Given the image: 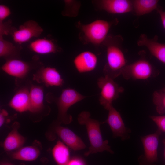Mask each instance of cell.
Returning a JSON list of instances; mask_svg holds the SVG:
<instances>
[{
    "mask_svg": "<svg viewBox=\"0 0 165 165\" xmlns=\"http://www.w3.org/2000/svg\"><path fill=\"white\" fill-rule=\"evenodd\" d=\"M16 29L12 26L11 21L0 23V35L11 34Z\"/></svg>",
    "mask_w": 165,
    "mask_h": 165,
    "instance_id": "25",
    "label": "cell"
},
{
    "mask_svg": "<svg viewBox=\"0 0 165 165\" xmlns=\"http://www.w3.org/2000/svg\"><path fill=\"white\" fill-rule=\"evenodd\" d=\"M20 46H16L0 35V56L6 60L17 59L20 55Z\"/></svg>",
    "mask_w": 165,
    "mask_h": 165,
    "instance_id": "22",
    "label": "cell"
},
{
    "mask_svg": "<svg viewBox=\"0 0 165 165\" xmlns=\"http://www.w3.org/2000/svg\"><path fill=\"white\" fill-rule=\"evenodd\" d=\"M86 97L75 89L68 88L63 89L58 98H54L58 109V122L60 124H69L72 121V116L68 113L69 108Z\"/></svg>",
    "mask_w": 165,
    "mask_h": 165,
    "instance_id": "2",
    "label": "cell"
},
{
    "mask_svg": "<svg viewBox=\"0 0 165 165\" xmlns=\"http://www.w3.org/2000/svg\"><path fill=\"white\" fill-rule=\"evenodd\" d=\"M0 165H14L13 164L7 162L2 163Z\"/></svg>",
    "mask_w": 165,
    "mask_h": 165,
    "instance_id": "31",
    "label": "cell"
},
{
    "mask_svg": "<svg viewBox=\"0 0 165 165\" xmlns=\"http://www.w3.org/2000/svg\"><path fill=\"white\" fill-rule=\"evenodd\" d=\"M97 84L101 90L99 101L104 108L108 110L112 105L113 101L117 99L124 88L115 82L113 79L108 76L100 77Z\"/></svg>",
    "mask_w": 165,
    "mask_h": 165,
    "instance_id": "4",
    "label": "cell"
},
{
    "mask_svg": "<svg viewBox=\"0 0 165 165\" xmlns=\"http://www.w3.org/2000/svg\"><path fill=\"white\" fill-rule=\"evenodd\" d=\"M11 13L10 8L3 4L0 5V23L3 22Z\"/></svg>",
    "mask_w": 165,
    "mask_h": 165,
    "instance_id": "27",
    "label": "cell"
},
{
    "mask_svg": "<svg viewBox=\"0 0 165 165\" xmlns=\"http://www.w3.org/2000/svg\"><path fill=\"white\" fill-rule=\"evenodd\" d=\"M29 48L31 51L41 54L55 53L59 50L53 40L46 38H38L32 42Z\"/></svg>",
    "mask_w": 165,
    "mask_h": 165,
    "instance_id": "18",
    "label": "cell"
},
{
    "mask_svg": "<svg viewBox=\"0 0 165 165\" xmlns=\"http://www.w3.org/2000/svg\"><path fill=\"white\" fill-rule=\"evenodd\" d=\"M153 101L157 112L162 115L165 114V92L160 90L154 91L153 94Z\"/></svg>",
    "mask_w": 165,
    "mask_h": 165,
    "instance_id": "24",
    "label": "cell"
},
{
    "mask_svg": "<svg viewBox=\"0 0 165 165\" xmlns=\"http://www.w3.org/2000/svg\"><path fill=\"white\" fill-rule=\"evenodd\" d=\"M58 123L54 127V131L68 148L75 151L86 148L85 144L80 137L70 129L62 126Z\"/></svg>",
    "mask_w": 165,
    "mask_h": 165,
    "instance_id": "10",
    "label": "cell"
},
{
    "mask_svg": "<svg viewBox=\"0 0 165 165\" xmlns=\"http://www.w3.org/2000/svg\"><path fill=\"white\" fill-rule=\"evenodd\" d=\"M97 62L96 55L88 51L81 53L75 57L73 60L76 69L81 73L93 71L96 68Z\"/></svg>",
    "mask_w": 165,
    "mask_h": 165,
    "instance_id": "12",
    "label": "cell"
},
{
    "mask_svg": "<svg viewBox=\"0 0 165 165\" xmlns=\"http://www.w3.org/2000/svg\"><path fill=\"white\" fill-rule=\"evenodd\" d=\"M161 133L158 129L154 133L141 138L144 153L140 156L139 159L142 160L145 165H154V164L158 161V148Z\"/></svg>",
    "mask_w": 165,
    "mask_h": 165,
    "instance_id": "7",
    "label": "cell"
},
{
    "mask_svg": "<svg viewBox=\"0 0 165 165\" xmlns=\"http://www.w3.org/2000/svg\"><path fill=\"white\" fill-rule=\"evenodd\" d=\"M101 8L112 14H123L133 10L132 1L128 0H103L100 2Z\"/></svg>",
    "mask_w": 165,
    "mask_h": 165,
    "instance_id": "15",
    "label": "cell"
},
{
    "mask_svg": "<svg viewBox=\"0 0 165 165\" xmlns=\"http://www.w3.org/2000/svg\"><path fill=\"white\" fill-rule=\"evenodd\" d=\"M150 119L156 124L158 129L165 133V115L159 116H151Z\"/></svg>",
    "mask_w": 165,
    "mask_h": 165,
    "instance_id": "26",
    "label": "cell"
},
{
    "mask_svg": "<svg viewBox=\"0 0 165 165\" xmlns=\"http://www.w3.org/2000/svg\"><path fill=\"white\" fill-rule=\"evenodd\" d=\"M111 24L106 20H98L86 24H82L81 29L85 38L95 45L101 43L106 38Z\"/></svg>",
    "mask_w": 165,
    "mask_h": 165,
    "instance_id": "5",
    "label": "cell"
},
{
    "mask_svg": "<svg viewBox=\"0 0 165 165\" xmlns=\"http://www.w3.org/2000/svg\"><path fill=\"white\" fill-rule=\"evenodd\" d=\"M33 79L47 86H61L64 83L59 72L55 68L51 67L41 68L33 75Z\"/></svg>",
    "mask_w": 165,
    "mask_h": 165,
    "instance_id": "11",
    "label": "cell"
},
{
    "mask_svg": "<svg viewBox=\"0 0 165 165\" xmlns=\"http://www.w3.org/2000/svg\"><path fill=\"white\" fill-rule=\"evenodd\" d=\"M18 124H14L12 130L5 139L3 146L6 151H16L22 147L24 145L25 138L18 131Z\"/></svg>",
    "mask_w": 165,
    "mask_h": 165,
    "instance_id": "16",
    "label": "cell"
},
{
    "mask_svg": "<svg viewBox=\"0 0 165 165\" xmlns=\"http://www.w3.org/2000/svg\"><path fill=\"white\" fill-rule=\"evenodd\" d=\"M159 2L157 0H135L132 1L133 9L136 15H142L157 9Z\"/></svg>",
    "mask_w": 165,
    "mask_h": 165,
    "instance_id": "23",
    "label": "cell"
},
{
    "mask_svg": "<svg viewBox=\"0 0 165 165\" xmlns=\"http://www.w3.org/2000/svg\"><path fill=\"white\" fill-rule=\"evenodd\" d=\"M40 154V151L34 146L22 147L13 152L11 158L14 160L27 161H33L36 160Z\"/></svg>",
    "mask_w": 165,
    "mask_h": 165,
    "instance_id": "20",
    "label": "cell"
},
{
    "mask_svg": "<svg viewBox=\"0 0 165 165\" xmlns=\"http://www.w3.org/2000/svg\"><path fill=\"white\" fill-rule=\"evenodd\" d=\"M8 113L5 109H2L0 113V127H1L4 124L6 117L8 116Z\"/></svg>",
    "mask_w": 165,
    "mask_h": 165,
    "instance_id": "29",
    "label": "cell"
},
{
    "mask_svg": "<svg viewBox=\"0 0 165 165\" xmlns=\"http://www.w3.org/2000/svg\"><path fill=\"white\" fill-rule=\"evenodd\" d=\"M43 31V28L37 22L31 20L20 25L18 29L15 30L11 35L14 41L21 45L33 37H39Z\"/></svg>",
    "mask_w": 165,
    "mask_h": 165,
    "instance_id": "9",
    "label": "cell"
},
{
    "mask_svg": "<svg viewBox=\"0 0 165 165\" xmlns=\"http://www.w3.org/2000/svg\"><path fill=\"white\" fill-rule=\"evenodd\" d=\"M156 71L148 61L141 59L129 65L122 70L121 75L127 80H145L155 75Z\"/></svg>",
    "mask_w": 165,
    "mask_h": 165,
    "instance_id": "6",
    "label": "cell"
},
{
    "mask_svg": "<svg viewBox=\"0 0 165 165\" xmlns=\"http://www.w3.org/2000/svg\"><path fill=\"white\" fill-rule=\"evenodd\" d=\"M88 111H83L78 116L77 120L80 125L85 126L90 143L88 151L84 153L87 156L91 154L105 151L113 154L114 152L108 145L107 140H104L100 129L101 122L91 118Z\"/></svg>",
    "mask_w": 165,
    "mask_h": 165,
    "instance_id": "1",
    "label": "cell"
},
{
    "mask_svg": "<svg viewBox=\"0 0 165 165\" xmlns=\"http://www.w3.org/2000/svg\"><path fill=\"white\" fill-rule=\"evenodd\" d=\"M9 105L13 109L20 112L29 111V91L25 88L20 90L12 98Z\"/></svg>",
    "mask_w": 165,
    "mask_h": 165,
    "instance_id": "17",
    "label": "cell"
},
{
    "mask_svg": "<svg viewBox=\"0 0 165 165\" xmlns=\"http://www.w3.org/2000/svg\"><path fill=\"white\" fill-rule=\"evenodd\" d=\"M127 61L121 50L116 45H108L107 50V63L103 71L105 75L114 79L121 75Z\"/></svg>",
    "mask_w": 165,
    "mask_h": 165,
    "instance_id": "3",
    "label": "cell"
},
{
    "mask_svg": "<svg viewBox=\"0 0 165 165\" xmlns=\"http://www.w3.org/2000/svg\"><path fill=\"white\" fill-rule=\"evenodd\" d=\"M52 154L58 165H67L70 160L68 147L59 140L53 148Z\"/></svg>",
    "mask_w": 165,
    "mask_h": 165,
    "instance_id": "21",
    "label": "cell"
},
{
    "mask_svg": "<svg viewBox=\"0 0 165 165\" xmlns=\"http://www.w3.org/2000/svg\"><path fill=\"white\" fill-rule=\"evenodd\" d=\"M30 108L29 111L37 113L41 111L43 105V89L40 86L33 85L29 91Z\"/></svg>",
    "mask_w": 165,
    "mask_h": 165,
    "instance_id": "19",
    "label": "cell"
},
{
    "mask_svg": "<svg viewBox=\"0 0 165 165\" xmlns=\"http://www.w3.org/2000/svg\"><path fill=\"white\" fill-rule=\"evenodd\" d=\"M137 43L140 46H146L152 55L165 64V44L158 42L157 36L150 39L145 34H142Z\"/></svg>",
    "mask_w": 165,
    "mask_h": 165,
    "instance_id": "13",
    "label": "cell"
},
{
    "mask_svg": "<svg viewBox=\"0 0 165 165\" xmlns=\"http://www.w3.org/2000/svg\"><path fill=\"white\" fill-rule=\"evenodd\" d=\"M30 68L29 63L18 59L7 60L1 67L2 69L6 73L18 78L25 77Z\"/></svg>",
    "mask_w": 165,
    "mask_h": 165,
    "instance_id": "14",
    "label": "cell"
},
{
    "mask_svg": "<svg viewBox=\"0 0 165 165\" xmlns=\"http://www.w3.org/2000/svg\"><path fill=\"white\" fill-rule=\"evenodd\" d=\"M106 120L101 124L107 123L109 125L114 138L120 137L122 141L129 138L131 132L130 129L126 127L119 113L112 105L108 110Z\"/></svg>",
    "mask_w": 165,
    "mask_h": 165,
    "instance_id": "8",
    "label": "cell"
},
{
    "mask_svg": "<svg viewBox=\"0 0 165 165\" xmlns=\"http://www.w3.org/2000/svg\"><path fill=\"white\" fill-rule=\"evenodd\" d=\"M67 165H85V164L82 160L75 158L70 160Z\"/></svg>",
    "mask_w": 165,
    "mask_h": 165,
    "instance_id": "28",
    "label": "cell"
},
{
    "mask_svg": "<svg viewBox=\"0 0 165 165\" xmlns=\"http://www.w3.org/2000/svg\"><path fill=\"white\" fill-rule=\"evenodd\" d=\"M160 90L161 92H165V87Z\"/></svg>",
    "mask_w": 165,
    "mask_h": 165,
    "instance_id": "33",
    "label": "cell"
},
{
    "mask_svg": "<svg viewBox=\"0 0 165 165\" xmlns=\"http://www.w3.org/2000/svg\"><path fill=\"white\" fill-rule=\"evenodd\" d=\"M162 142L164 145V156L165 159V138L163 139Z\"/></svg>",
    "mask_w": 165,
    "mask_h": 165,
    "instance_id": "32",
    "label": "cell"
},
{
    "mask_svg": "<svg viewBox=\"0 0 165 165\" xmlns=\"http://www.w3.org/2000/svg\"><path fill=\"white\" fill-rule=\"evenodd\" d=\"M157 9L158 13L160 15L163 27L165 29V11H163L158 8H157Z\"/></svg>",
    "mask_w": 165,
    "mask_h": 165,
    "instance_id": "30",
    "label": "cell"
}]
</instances>
